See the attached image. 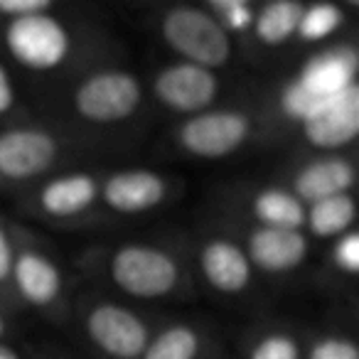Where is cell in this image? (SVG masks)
Returning <instances> with one entry per match:
<instances>
[{
  "label": "cell",
  "mask_w": 359,
  "mask_h": 359,
  "mask_svg": "<svg viewBox=\"0 0 359 359\" xmlns=\"http://www.w3.org/2000/svg\"><path fill=\"white\" fill-rule=\"evenodd\" d=\"M185 244L200 298H215L226 308H259L264 303L269 288L261 283L239 239L222 222L200 215L185 229Z\"/></svg>",
  "instance_id": "9"
},
{
  "label": "cell",
  "mask_w": 359,
  "mask_h": 359,
  "mask_svg": "<svg viewBox=\"0 0 359 359\" xmlns=\"http://www.w3.org/2000/svg\"><path fill=\"white\" fill-rule=\"evenodd\" d=\"M13 256H15V217L0 212V303L11 308L13 313H18L11 300Z\"/></svg>",
  "instance_id": "27"
},
{
  "label": "cell",
  "mask_w": 359,
  "mask_h": 359,
  "mask_svg": "<svg viewBox=\"0 0 359 359\" xmlns=\"http://www.w3.org/2000/svg\"><path fill=\"white\" fill-rule=\"evenodd\" d=\"M0 308H6V305H3V303H0ZM8 310H11V308H8Z\"/></svg>",
  "instance_id": "32"
},
{
  "label": "cell",
  "mask_w": 359,
  "mask_h": 359,
  "mask_svg": "<svg viewBox=\"0 0 359 359\" xmlns=\"http://www.w3.org/2000/svg\"><path fill=\"white\" fill-rule=\"evenodd\" d=\"M303 89L320 101H330L359 84V45L354 32L320 50L305 52L288 72Z\"/></svg>",
  "instance_id": "20"
},
{
  "label": "cell",
  "mask_w": 359,
  "mask_h": 359,
  "mask_svg": "<svg viewBox=\"0 0 359 359\" xmlns=\"http://www.w3.org/2000/svg\"><path fill=\"white\" fill-rule=\"evenodd\" d=\"M25 332H27V320L22 315L13 313L8 308H0V342L25 337Z\"/></svg>",
  "instance_id": "29"
},
{
  "label": "cell",
  "mask_w": 359,
  "mask_h": 359,
  "mask_svg": "<svg viewBox=\"0 0 359 359\" xmlns=\"http://www.w3.org/2000/svg\"><path fill=\"white\" fill-rule=\"evenodd\" d=\"M359 138V84L323 104L285 140L288 150L347 153L357 150Z\"/></svg>",
  "instance_id": "17"
},
{
  "label": "cell",
  "mask_w": 359,
  "mask_h": 359,
  "mask_svg": "<svg viewBox=\"0 0 359 359\" xmlns=\"http://www.w3.org/2000/svg\"><path fill=\"white\" fill-rule=\"evenodd\" d=\"M163 313L79 283L62 330L84 359H140Z\"/></svg>",
  "instance_id": "5"
},
{
  "label": "cell",
  "mask_w": 359,
  "mask_h": 359,
  "mask_svg": "<svg viewBox=\"0 0 359 359\" xmlns=\"http://www.w3.org/2000/svg\"><path fill=\"white\" fill-rule=\"evenodd\" d=\"M261 86L264 81L234 101L190 118L163 123L153 135L158 160L224 165L266 148H280L261 99Z\"/></svg>",
  "instance_id": "4"
},
{
  "label": "cell",
  "mask_w": 359,
  "mask_h": 359,
  "mask_svg": "<svg viewBox=\"0 0 359 359\" xmlns=\"http://www.w3.org/2000/svg\"><path fill=\"white\" fill-rule=\"evenodd\" d=\"M69 261L79 283L143 308L180 310L200 300L185 231H101Z\"/></svg>",
  "instance_id": "2"
},
{
  "label": "cell",
  "mask_w": 359,
  "mask_h": 359,
  "mask_svg": "<svg viewBox=\"0 0 359 359\" xmlns=\"http://www.w3.org/2000/svg\"><path fill=\"white\" fill-rule=\"evenodd\" d=\"M354 3H303L298 35H295V55L320 50L325 45L342 40L354 32Z\"/></svg>",
  "instance_id": "22"
},
{
  "label": "cell",
  "mask_w": 359,
  "mask_h": 359,
  "mask_svg": "<svg viewBox=\"0 0 359 359\" xmlns=\"http://www.w3.org/2000/svg\"><path fill=\"white\" fill-rule=\"evenodd\" d=\"M202 6L219 25V30L236 45L246 40V35L254 27L256 13H259L256 0H202Z\"/></svg>",
  "instance_id": "25"
},
{
  "label": "cell",
  "mask_w": 359,
  "mask_h": 359,
  "mask_svg": "<svg viewBox=\"0 0 359 359\" xmlns=\"http://www.w3.org/2000/svg\"><path fill=\"white\" fill-rule=\"evenodd\" d=\"M37 114L55 118L99 160L126 153L160 126L143 72L126 55L81 72Z\"/></svg>",
  "instance_id": "3"
},
{
  "label": "cell",
  "mask_w": 359,
  "mask_h": 359,
  "mask_svg": "<svg viewBox=\"0 0 359 359\" xmlns=\"http://www.w3.org/2000/svg\"><path fill=\"white\" fill-rule=\"evenodd\" d=\"M217 222H222L239 239L261 283L269 290L308 280L310 266L315 259V246L303 234V229H276V226H254L226 219Z\"/></svg>",
  "instance_id": "14"
},
{
  "label": "cell",
  "mask_w": 359,
  "mask_h": 359,
  "mask_svg": "<svg viewBox=\"0 0 359 359\" xmlns=\"http://www.w3.org/2000/svg\"><path fill=\"white\" fill-rule=\"evenodd\" d=\"M357 310L332 308L330 318L308 323L303 359H359Z\"/></svg>",
  "instance_id": "23"
},
{
  "label": "cell",
  "mask_w": 359,
  "mask_h": 359,
  "mask_svg": "<svg viewBox=\"0 0 359 359\" xmlns=\"http://www.w3.org/2000/svg\"><path fill=\"white\" fill-rule=\"evenodd\" d=\"M135 25L163 52L160 57L190 62L226 74H244L246 69L239 45L219 30L202 0L135 6Z\"/></svg>",
  "instance_id": "7"
},
{
  "label": "cell",
  "mask_w": 359,
  "mask_h": 359,
  "mask_svg": "<svg viewBox=\"0 0 359 359\" xmlns=\"http://www.w3.org/2000/svg\"><path fill=\"white\" fill-rule=\"evenodd\" d=\"M308 285L330 300L332 308L357 310L359 290V231L352 229L339 239L315 249Z\"/></svg>",
  "instance_id": "21"
},
{
  "label": "cell",
  "mask_w": 359,
  "mask_h": 359,
  "mask_svg": "<svg viewBox=\"0 0 359 359\" xmlns=\"http://www.w3.org/2000/svg\"><path fill=\"white\" fill-rule=\"evenodd\" d=\"M226 352V332L200 310H165L140 359H217Z\"/></svg>",
  "instance_id": "16"
},
{
  "label": "cell",
  "mask_w": 359,
  "mask_h": 359,
  "mask_svg": "<svg viewBox=\"0 0 359 359\" xmlns=\"http://www.w3.org/2000/svg\"><path fill=\"white\" fill-rule=\"evenodd\" d=\"M37 114L13 69L0 60V128Z\"/></svg>",
  "instance_id": "26"
},
{
  "label": "cell",
  "mask_w": 359,
  "mask_h": 359,
  "mask_svg": "<svg viewBox=\"0 0 359 359\" xmlns=\"http://www.w3.org/2000/svg\"><path fill=\"white\" fill-rule=\"evenodd\" d=\"M187 180L163 163H104L99 177V215L104 231L148 222L185 200Z\"/></svg>",
  "instance_id": "10"
},
{
  "label": "cell",
  "mask_w": 359,
  "mask_h": 359,
  "mask_svg": "<svg viewBox=\"0 0 359 359\" xmlns=\"http://www.w3.org/2000/svg\"><path fill=\"white\" fill-rule=\"evenodd\" d=\"M91 163L104 160L45 114L0 128V195L18 197L50 175Z\"/></svg>",
  "instance_id": "8"
},
{
  "label": "cell",
  "mask_w": 359,
  "mask_h": 359,
  "mask_svg": "<svg viewBox=\"0 0 359 359\" xmlns=\"http://www.w3.org/2000/svg\"><path fill=\"white\" fill-rule=\"evenodd\" d=\"M101 165H76L55 172L15 197V219L42 231L101 234L99 177Z\"/></svg>",
  "instance_id": "12"
},
{
  "label": "cell",
  "mask_w": 359,
  "mask_h": 359,
  "mask_svg": "<svg viewBox=\"0 0 359 359\" xmlns=\"http://www.w3.org/2000/svg\"><path fill=\"white\" fill-rule=\"evenodd\" d=\"M140 72L150 109L160 126L190 118L226 101H234L259 84L246 74H226L168 57H158L145 69L140 67Z\"/></svg>",
  "instance_id": "11"
},
{
  "label": "cell",
  "mask_w": 359,
  "mask_h": 359,
  "mask_svg": "<svg viewBox=\"0 0 359 359\" xmlns=\"http://www.w3.org/2000/svg\"><path fill=\"white\" fill-rule=\"evenodd\" d=\"M30 359H84L69 344L55 342V339H30Z\"/></svg>",
  "instance_id": "28"
},
{
  "label": "cell",
  "mask_w": 359,
  "mask_h": 359,
  "mask_svg": "<svg viewBox=\"0 0 359 359\" xmlns=\"http://www.w3.org/2000/svg\"><path fill=\"white\" fill-rule=\"evenodd\" d=\"M308 323L280 313H256L226 334V349L234 359H303Z\"/></svg>",
  "instance_id": "18"
},
{
  "label": "cell",
  "mask_w": 359,
  "mask_h": 359,
  "mask_svg": "<svg viewBox=\"0 0 359 359\" xmlns=\"http://www.w3.org/2000/svg\"><path fill=\"white\" fill-rule=\"evenodd\" d=\"M217 359H234V357H231V354H229V349H226V352L222 354V357H217Z\"/></svg>",
  "instance_id": "31"
},
{
  "label": "cell",
  "mask_w": 359,
  "mask_h": 359,
  "mask_svg": "<svg viewBox=\"0 0 359 359\" xmlns=\"http://www.w3.org/2000/svg\"><path fill=\"white\" fill-rule=\"evenodd\" d=\"M357 192L334 195L327 200L313 202L305 207L303 215V234L310 239L315 249H323L325 244L339 239L347 231L357 229Z\"/></svg>",
  "instance_id": "24"
},
{
  "label": "cell",
  "mask_w": 359,
  "mask_h": 359,
  "mask_svg": "<svg viewBox=\"0 0 359 359\" xmlns=\"http://www.w3.org/2000/svg\"><path fill=\"white\" fill-rule=\"evenodd\" d=\"M123 55L111 27L79 6L55 0L37 15L0 20V60L18 76L35 111L81 72Z\"/></svg>",
  "instance_id": "1"
},
{
  "label": "cell",
  "mask_w": 359,
  "mask_h": 359,
  "mask_svg": "<svg viewBox=\"0 0 359 359\" xmlns=\"http://www.w3.org/2000/svg\"><path fill=\"white\" fill-rule=\"evenodd\" d=\"M79 288L72 261L47 231L15 219V256L11 273L13 308L25 320L62 330Z\"/></svg>",
  "instance_id": "6"
},
{
  "label": "cell",
  "mask_w": 359,
  "mask_h": 359,
  "mask_svg": "<svg viewBox=\"0 0 359 359\" xmlns=\"http://www.w3.org/2000/svg\"><path fill=\"white\" fill-rule=\"evenodd\" d=\"M205 212L239 224L303 229L305 207L273 177H234L212 187Z\"/></svg>",
  "instance_id": "13"
},
{
  "label": "cell",
  "mask_w": 359,
  "mask_h": 359,
  "mask_svg": "<svg viewBox=\"0 0 359 359\" xmlns=\"http://www.w3.org/2000/svg\"><path fill=\"white\" fill-rule=\"evenodd\" d=\"M269 177L280 182L303 207L334 195H347L357 187V150L347 153L288 150Z\"/></svg>",
  "instance_id": "15"
},
{
  "label": "cell",
  "mask_w": 359,
  "mask_h": 359,
  "mask_svg": "<svg viewBox=\"0 0 359 359\" xmlns=\"http://www.w3.org/2000/svg\"><path fill=\"white\" fill-rule=\"evenodd\" d=\"M303 0H269L259 3V13L251 32L239 45L244 67L264 69L271 62L295 55V35H298Z\"/></svg>",
  "instance_id": "19"
},
{
  "label": "cell",
  "mask_w": 359,
  "mask_h": 359,
  "mask_svg": "<svg viewBox=\"0 0 359 359\" xmlns=\"http://www.w3.org/2000/svg\"><path fill=\"white\" fill-rule=\"evenodd\" d=\"M0 359H30V339L18 337L0 342Z\"/></svg>",
  "instance_id": "30"
}]
</instances>
